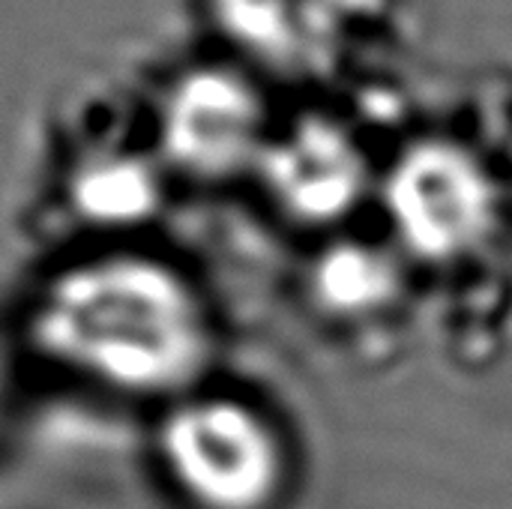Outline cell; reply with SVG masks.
I'll use <instances>...</instances> for the list:
<instances>
[{
	"label": "cell",
	"mask_w": 512,
	"mask_h": 509,
	"mask_svg": "<svg viewBox=\"0 0 512 509\" xmlns=\"http://www.w3.org/2000/svg\"><path fill=\"white\" fill-rule=\"evenodd\" d=\"M42 336L108 381L168 387L201 354V330L183 288L147 264H102L69 276L45 306Z\"/></svg>",
	"instance_id": "6da1fadb"
},
{
	"label": "cell",
	"mask_w": 512,
	"mask_h": 509,
	"mask_svg": "<svg viewBox=\"0 0 512 509\" xmlns=\"http://www.w3.org/2000/svg\"><path fill=\"white\" fill-rule=\"evenodd\" d=\"M390 213L411 249L450 258L474 246L492 219V189L483 171L456 147L411 150L390 180Z\"/></svg>",
	"instance_id": "7a4b0ae2"
},
{
	"label": "cell",
	"mask_w": 512,
	"mask_h": 509,
	"mask_svg": "<svg viewBox=\"0 0 512 509\" xmlns=\"http://www.w3.org/2000/svg\"><path fill=\"white\" fill-rule=\"evenodd\" d=\"M168 459L180 483L216 509H252L276 480L264 426L234 405L189 408L168 426Z\"/></svg>",
	"instance_id": "3957f363"
},
{
	"label": "cell",
	"mask_w": 512,
	"mask_h": 509,
	"mask_svg": "<svg viewBox=\"0 0 512 509\" xmlns=\"http://www.w3.org/2000/svg\"><path fill=\"white\" fill-rule=\"evenodd\" d=\"M360 180L357 153L327 129L297 135L276 159V186L303 216L327 219L342 213L360 192Z\"/></svg>",
	"instance_id": "277c9868"
},
{
	"label": "cell",
	"mask_w": 512,
	"mask_h": 509,
	"mask_svg": "<svg viewBox=\"0 0 512 509\" xmlns=\"http://www.w3.org/2000/svg\"><path fill=\"white\" fill-rule=\"evenodd\" d=\"M390 267L363 249L336 252L321 270V291L339 309H360L378 303L390 291Z\"/></svg>",
	"instance_id": "5b68a950"
},
{
	"label": "cell",
	"mask_w": 512,
	"mask_h": 509,
	"mask_svg": "<svg viewBox=\"0 0 512 509\" xmlns=\"http://www.w3.org/2000/svg\"><path fill=\"white\" fill-rule=\"evenodd\" d=\"M147 204V186L141 177L129 171H117L102 177V186H93L90 210L99 216H129Z\"/></svg>",
	"instance_id": "8992f818"
}]
</instances>
